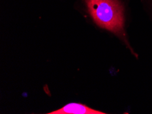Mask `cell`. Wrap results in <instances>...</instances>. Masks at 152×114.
<instances>
[{"instance_id":"2","label":"cell","mask_w":152,"mask_h":114,"mask_svg":"<svg viewBox=\"0 0 152 114\" xmlns=\"http://www.w3.org/2000/svg\"><path fill=\"white\" fill-rule=\"evenodd\" d=\"M48 114H105L91 109L85 104L77 103H71L62 107L61 109L51 111Z\"/></svg>"},{"instance_id":"1","label":"cell","mask_w":152,"mask_h":114,"mask_svg":"<svg viewBox=\"0 0 152 114\" xmlns=\"http://www.w3.org/2000/svg\"><path fill=\"white\" fill-rule=\"evenodd\" d=\"M96 24L117 35L128 45L124 32V6L119 0H84Z\"/></svg>"}]
</instances>
